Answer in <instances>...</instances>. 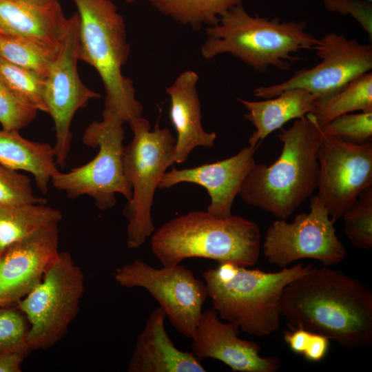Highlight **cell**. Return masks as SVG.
Segmentation results:
<instances>
[{
    "label": "cell",
    "instance_id": "9",
    "mask_svg": "<svg viewBox=\"0 0 372 372\" xmlns=\"http://www.w3.org/2000/svg\"><path fill=\"white\" fill-rule=\"evenodd\" d=\"M85 276L68 251H59L41 280L17 306L25 316L30 350L45 349L68 331L85 290Z\"/></svg>",
    "mask_w": 372,
    "mask_h": 372
},
{
    "label": "cell",
    "instance_id": "2",
    "mask_svg": "<svg viewBox=\"0 0 372 372\" xmlns=\"http://www.w3.org/2000/svg\"><path fill=\"white\" fill-rule=\"evenodd\" d=\"M280 130L279 157L270 166L255 163L239 195L245 203L286 220L317 189L322 131L311 114Z\"/></svg>",
    "mask_w": 372,
    "mask_h": 372
},
{
    "label": "cell",
    "instance_id": "20",
    "mask_svg": "<svg viewBox=\"0 0 372 372\" xmlns=\"http://www.w3.org/2000/svg\"><path fill=\"white\" fill-rule=\"evenodd\" d=\"M70 23L58 0L35 3L0 0V33L58 46Z\"/></svg>",
    "mask_w": 372,
    "mask_h": 372
},
{
    "label": "cell",
    "instance_id": "36",
    "mask_svg": "<svg viewBox=\"0 0 372 372\" xmlns=\"http://www.w3.org/2000/svg\"><path fill=\"white\" fill-rule=\"evenodd\" d=\"M19 1H30V2H35V3H46V2H50L54 0H19Z\"/></svg>",
    "mask_w": 372,
    "mask_h": 372
},
{
    "label": "cell",
    "instance_id": "4",
    "mask_svg": "<svg viewBox=\"0 0 372 372\" xmlns=\"http://www.w3.org/2000/svg\"><path fill=\"white\" fill-rule=\"evenodd\" d=\"M151 237V249L163 267L203 258L220 263L254 265L260 254L258 224L240 216L218 218L192 211L163 223Z\"/></svg>",
    "mask_w": 372,
    "mask_h": 372
},
{
    "label": "cell",
    "instance_id": "31",
    "mask_svg": "<svg viewBox=\"0 0 372 372\" xmlns=\"http://www.w3.org/2000/svg\"><path fill=\"white\" fill-rule=\"evenodd\" d=\"M37 112L0 79V124L2 129L20 131L33 121Z\"/></svg>",
    "mask_w": 372,
    "mask_h": 372
},
{
    "label": "cell",
    "instance_id": "13",
    "mask_svg": "<svg viewBox=\"0 0 372 372\" xmlns=\"http://www.w3.org/2000/svg\"><path fill=\"white\" fill-rule=\"evenodd\" d=\"M79 56V16L70 17L68 29L59 45L45 79V101L48 114L54 125L56 162L63 168L72 143L71 123L76 112L100 94L87 87L77 70Z\"/></svg>",
    "mask_w": 372,
    "mask_h": 372
},
{
    "label": "cell",
    "instance_id": "38",
    "mask_svg": "<svg viewBox=\"0 0 372 372\" xmlns=\"http://www.w3.org/2000/svg\"><path fill=\"white\" fill-rule=\"evenodd\" d=\"M367 1H372V0H367Z\"/></svg>",
    "mask_w": 372,
    "mask_h": 372
},
{
    "label": "cell",
    "instance_id": "29",
    "mask_svg": "<svg viewBox=\"0 0 372 372\" xmlns=\"http://www.w3.org/2000/svg\"><path fill=\"white\" fill-rule=\"evenodd\" d=\"M323 134L354 143L371 141L372 111L340 115L322 128Z\"/></svg>",
    "mask_w": 372,
    "mask_h": 372
},
{
    "label": "cell",
    "instance_id": "33",
    "mask_svg": "<svg viewBox=\"0 0 372 372\" xmlns=\"http://www.w3.org/2000/svg\"><path fill=\"white\" fill-rule=\"evenodd\" d=\"M284 340L289 348L310 362H319L327 355L329 339L318 333L300 327L285 331Z\"/></svg>",
    "mask_w": 372,
    "mask_h": 372
},
{
    "label": "cell",
    "instance_id": "5",
    "mask_svg": "<svg viewBox=\"0 0 372 372\" xmlns=\"http://www.w3.org/2000/svg\"><path fill=\"white\" fill-rule=\"evenodd\" d=\"M311 267L300 262L277 272H265L225 262L206 269L203 276L218 317L249 335L263 337L280 326L285 286Z\"/></svg>",
    "mask_w": 372,
    "mask_h": 372
},
{
    "label": "cell",
    "instance_id": "28",
    "mask_svg": "<svg viewBox=\"0 0 372 372\" xmlns=\"http://www.w3.org/2000/svg\"><path fill=\"white\" fill-rule=\"evenodd\" d=\"M344 234L358 248H372V186L364 189L343 214Z\"/></svg>",
    "mask_w": 372,
    "mask_h": 372
},
{
    "label": "cell",
    "instance_id": "21",
    "mask_svg": "<svg viewBox=\"0 0 372 372\" xmlns=\"http://www.w3.org/2000/svg\"><path fill=\"white\" fill-rule=\"evenodd\" d=\"M316 97L302 89H290L264 101H251L237 98L247 112L244 115L255 127L248 139L249 146L258 147L273 131L288 121L312 112Z\"/></svg>",
    "mask_w": 372,
    "mask_h": 372
},
{
    "label": "cell",
    "instance_id": "10",
    "mask_svg": "<svg viewBox=\"0 0 372 372\" xmlns=\"http://www.w3.org/2000/svg\"><path fill=\"white\" fill-rule=\"evenodd\" d=\"M327 209L315 195L310 211L296 214L291 223L274 221L265 235L263 254L269 263L280 267L300 259H314L327 266L343 261L347 250L335 234Z\"/></svg>",
    "mask_w": 372,
    "mask_h": 372
},
{
    "label": "cell",
    "instance_id": "35",
    "mask_svg": "<svg viewBox=\"0 0 372 372\" xmlns=\"http://www.w3.org/2000/svg\"><path fill=\"white\" fill-rule=\"evenodd\" d=\"M30 351L23 349L0 353V372H21L22 363Z\"/></svg>",
    "mask_w": 372,
    "mask_h": 372
},
{
    "label": "cell",
    "instance_id": "15",
    "mask_svg": "<svg viewBox=\"0 0 372 372\" xmlns=\"http://www.w3.org/2000/svg\"><path fill=\"white\" fill-rule=\"evenodd\" d=\"M58 224L45 226L0 255V307L17 305L42 279L59 251Z\"/></svg>",
    "mask_w": 372,
    "mask_h": 372
},
{
    "label": "cell",
    "instance_id": "25",
    "mask_svg": "<svg viewBox=\"0 0 372 372\" xmlns=\"http://www.w3.org/2000/svg\"><path fill=\"white\" fill-rule=\"evenodd\" d=\"M355 111H372V73L366 72L337 93L314 103L311 114L322 128L335 118Z\"/></svg>",
    "mask_w": 372,
    "mask_h": 372
},
{
    "label": "cell",
    "instance_id": "8",
    "mask_svg": "<svg viewBox=\"0 0 372 372\" xmlns=\"http://www.w3.org/2000/svg\"><path fill=\"white\" fill-rule=\"evenodd\" d=\"M101 121H92L85 129L83 143L98 147L96 156L88 163L68 172H56L51 184L65 192L69 198L86 195L94 198L101 210L114 207L116 194H122L127 201L132 194L123 169L125 121L114 112L105 108Z\"/></svg>",
    "mask_w": 372,
    "mask_h": 372
},
{
    "label": "cell",
    "instance_id": "16",
    "mask_svg": "<svg viewBox=\"0 0 372 372\" xmlns=\"http://www.w3.org/2000/svg\"><path fill=\"white\" fill-rule=\"evenodd\" d=\"M239 327L224 323L213 309L203 311L193 336L191 353L201 362L216 359L234 371L275 372L280 367L277 356H262L261 347L238 337Z\"/></svg>",
    "mask_w": 372,
    "mask_h": 372
},
{
    "label": "cell",
    "instance_id": "6",
    "mask_svg": "<svg viewBox=\"0 0 372 372\" xmlns=\"http://www.w3.org/2000/svg\"><path fill=\"white\" fill-rule=\"evenodd\" d=\"M79 16V56L98 72L105 91V108L125 123L141 116L131 79L123 67L130 54L123 17L111 0H72Z\"/></svg>",
    "mask_w": 372,
    "mask_h": 372
},
{
    "label": "cell",
    "instance_id": "19",
    "mask_svg": "<svg viewBox=\"0 0 372 372\" xmlns=\"http://www.w3.org/2000/svg\"><path fill=\"white\" fill-rule=\"evenodd\" d=\"M198 81V74L187 70L166 89L170 99L169 118L177 132L174 156L176 163L185 162L198 146L212 147L217 137L215 132H207L203 128Z\"/></svg>",
    "mask_w": 372,
    "mask_h": 372
},
{
    "label": "cell",
    "instance_id": "1",
    "mask_svg": "<svg viewBox=\"0 0 372 372\" xmlns=\"http://www.w3.org/2000/svg\"><path fill=\"white\" fill-rule=\"evenodd\" d=\"M280 308L293 327L320 333L345 348L372 343V293L341 271L312 267L285 286Z\"/></svg>",
    "mask_w": 372,
    "mask_h": 372
},
{
    "label": "cell",
    "instance_id": "30",
    "mask_svg": "<svg viewBox=\"0 0 372 372\" xmlns=\"http://www.w3.org/2000/svg\"><path fill=\"white\" fill-rule=\"evenodd\" d=\"M47 200L37 197L30 178L0 164V206L29 203L46 204Z\"/></svg>",
    "mask_w": 372,
    "mask_h": 372
},
{
    "label": "cell",
    "instance_id": "37",
    "mask_svg": "<svg viewBox=\"0 0 372 372\" xmlns=\"http://www.w3.org/2000/svg\"><path fill=\"white\" fill-rule=\"evenodd\" d=\"M138 0H125V2L127 3H133L137 1Z\"/></svg>",
    "mask_w": 372,
    "mask_h": 372
},
{
    "label": "cell",
    "instance_id": "17",
    "mask_svg": "<svg viewBox=\"0 0 372 372\" xmlns=\"http://www.w3.org/2000/svg\"><path fill=\"white\" fill-rule=\"evenodd\" d=\"M257 147H245L238 154L217 162L192 168H173L163 176L159 189L170 188L180 183H191L207 191L211 203L207 211L218 218L231 215V207L242 184L255 165Z\"/></svg>",
    "mask_w": 372,
    "mask_h": 372
},
{
    "label": "cell",
    "instance_id": "22",
    "mask_svg": "<svg viewBox=\"0 0 372 372\" xmlns=\"http://www.w3.org/2000/svg\"><path fill=\"white\" fill-rule=\"evenodd\" d=\"M0 164L31 174L37 187L47 194L53 176L59 171L55 149L48 143L28 140L19 131L0 130Z\"/></svg>",
    "mask_w": 372,
    "mask_h": 372
},
{
    "label": "cell",
    "instance_id": "7",
    "mask_svg": "<svg viewBox=\"0 0 372 372\" xmlns=\"http://www.w3.org/2000/svg\"><path fill=\"white\" fill-rule=\"evenodd\" d=\"M128 123L133 138L124 147L123 162L132 194L124 215L128 222L127 246L137 249L154 231L151 216L154 196L166 170L174 163L176 140L167 127L156 124L151 130L149 121L142 116Z\"/></svg>",
    "mask_w": 372,
    "mask_h": 372
},
{
    "label": "cell",
    "instance_id": "12",
    "mask_svg": "<svg viewBox=\"0 0 372 372\" xmlns=\"http://www.w3.org/2000/svg\"><path fill=\"white\" fill-rule=\"evenodd\" d=\"M115 281L126 288L142 287L158 302L174 327L192 338L207 298L206 285L185 267L156 269L140 259L118 267Z\"/></svg>",
    "mask_w": 372,
    "mask_h": 372
},
{
    "label": "cell",
    "instance_id": "32",
    "mask_svg": "<svg viewBox=\"0 0 372 372\" xmlns=\"http://www.w3.org/2000/svg\"><path fill=\"white\" fill-rule=\"evenodd\" d=\"M28 322L17 305L0 307V353L30 349L27 342Z\"/></svg>",
    "mask_w": 372,
    "mask_h": 372
},
{
    "label": "cell",
    "instance_id": "14",
    "mask_svg": "<svg viewBox=\"0 0 372 372\" xmlns=\"http://www.w3.org/2000/svg\"><path fill=\"white\" fill-rule=\"evenodd\" d=\"M316 196L335 223L372 186V142L351 143L322 132Z\"/></svg>",
    "mask_w": 372,
    "mask_h": 372
},
{
    "label": "cell",
    "instance_id": "34",
    "mask_svg": "<svg viewBox=\"0 0 372 372\" xmlns=\"http://www.w3.org/2000/svg\"><path fill=\"white\" fill-rule=\"evenodd\" d=\"M325 8L342 15H350L372 38V1L367 0H323Z\"/></svg>",
    "mask_w": 372,
    "mask_h": 372
},
{
    "label": "cell",
    "instance_id": "11",
    "mask_svg": "<svg viewBox=\"0 0 372 372\" xmlns=\"http://www.w3.org/2000/svg\"><path fill=\"white\" fill-rule=\"evenodd\" d=\"M321 61L296 71L287 80L254 89L255 96L270 99L290 89H302L316 100L329 97L372 70V45L342 34L329 33L318 39L313 50Z\"/></svg>",
    "mask_w": 372,
    "mask_h": 372
},
{
    "label": "cell",
    "instance_id": "27",
    "mask_svg": "<svg viewBox=\"0 0 372 372\" xmlns=\"http://www.w3.org/2000/svg\"><path fill=\"white\" fill-rule=\"evenodd\" d=\"M0 79L26 104L48 114L45 79L0 56Z\"/></svg>",
    "mask_w": 372,
    "mask_h": 372
},
{
    "label": "cell",
    "instance_id": "26",
    "mask_svg": "<svg viewBox=\"0 0 372 372\" xmlns=\"http://www.w3.org/2000/svg\"><path fill=\"white\" fill-rule=\"evenodd\" d=\"M58 47L25 37L0 33V56L43 79L47 76Z\"/></svg>",
    "mask_w": 372,
    "mask_h": 372
},
{
    "label": "cell",
    "instance_id": "18",
    "mask_svg": "<svg viewBox=\"0 0 372 372\" xmlns=\"http://www.w3.org/2000/svg\"><path fill=\"white\" fill-rule=\"evenodd\" d=\"M165 311L155 309L138 334L127 371L129 372H205L191 352L178 349L165 329Z\"/></svg>",
    "mask_w": 372,
    "mask_h": 372
},
{
    "label": "cell",
    "instance_id": "24",
    "mask_svg": "<svg viewBox=\"0 0 372 372\" xmlns=\"http://www.w3.org/2000/svg\"><path fill=\"white\" fill-rule=\"evenodd\" d=\"M163 15L199 30L216 25L222 16L244 0H148Z\"/></svg>",
    "mask_w": 372,
    "mask_h": 372
},
{
    "label": "cell",
    "instance_id": "23",
    "mask_svg": "<svg viewBox=\"0 0 372 372\" xmlns=\"http://www.w3.org/2000/svg\"><path fill=\"white\" fill-rule=\"evenodd\" d=\"M61 211L41 203L0 206V255L12 244L45 226L59 224Z\"/></svg>",
    "mask_w": 372,
    "mask_h": 372
},
{
    "label": "cell",
    "instance_id": "3",
    "mask_svg": "<svg viewBox=\"0 0 372 372\" xmlns=\"http://www.w3.org/2000/svg\"><path fill=\"white\" fill-rule=\"evenodd\" d=\"M306 27V20L252 16L240 5L222 16L216 25L205 28L200 53L205 59L229 54L262 73L271 67L287 71L291 62L299 60L296 53L313 50L318 43Z\"/></svg>",
    "mask_w": 372,
    "mask_h": 372
}]
</instances>
